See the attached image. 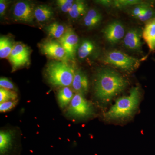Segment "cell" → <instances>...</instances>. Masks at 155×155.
I'll return each instance as SVG.
<instances>
[{"instance_id":"603a6c76","label":"cell","mask_w":155,"mask_h":155,"mask_svg":"<svg viewBox=\"0 0 155 155\" xmlns=\"http://www.w3.org/2000/svg\"><path fill=\"white\" fill-rule=\"evenodd\" d=\"M17 98V94L15 92L2 87L0 88V103L15 101Z\"/></svg>"},{"instance_id":"d4e9b609","label":"cell","mask_w":155,"mask_h":155,"mask_svg":"<svg viewBox=\"0 0 155 155\" xmlns=\"http://www.w3.org/2000/svg\"><path fill=\"white\" fill-rule=\"evenodd\" d=\"M74 2L73 0H58L56 2L57 5L61 11L64 13H68Z\"/></svg>"},{"instance_id":"ba28073f","label":"cell","mask_w":155,"mask_h":155,"mask_svg":"<svg viewBox=\"0 0 155 155\" xmlns=\"http://www.w3.org/2000/svg\"><path fill=\"white\" fill-rule=\"evenodd\" d=\"M34 10L30 3L24 1L18 2L14 5L13 17L17 21L31 22L35 19Z\"/></svg>"},{"instance_id":"7402d4cb","label":"cell","mask_w":155,"mask_h":155,"mask_svg":"<svg viewBox=\"0 0 155 155\" xmlns=\"http://www.w3.org/2000/svg\"><path fill=\"white\" fill-rule=\"evenodd\" d=\"M155 17V9L152 3L145 9L144 11L137 19L142 22H147Z\"/></svg>"},{"instance_id":"6da1fadb","label":"cell","mask_w":155,"mask_h":155,"mask_svg":"<svg viewBox=\"0 0 155 155\" xmlns=\"http://www.w3.org/2000/svg\"><path fill=\"white\" fill-rule=\"evenodd\" d=\"M128 81L118 72L110 69H103L97 75L95 94L104 103L109 102L125 89Z\"/></svg>"},{"instance_id":"4316f807","label":"cell","mask_w":155,"mask_h":155,"mask_svg":"<svg viewBox=\"0 0 155 155\" xmlns=\"http://www.w3.org/2000/svg\"><path fill=\"white\" fill-rule=\"evenodd\" d=\"M17 101H8L1 103L0 104V112L1 113H6L11 110L16 105Z\"/></svg>"},{"instance_id":"4fadbf2b","label":"cell","mask_w":155,"mask_h":155,"mask_svg":"<svg viewBox=\"0 0 155 155\" xmlns=\"http://www.w3.org/2000/svg\"><path fill=\"white\" fill-rule=\"evenodd\" d=\"M143 38L150 51L155 50V17L146 22L142 33Z\"/></svg>"},{"instance_id":"277c9868","label":"cell","mask_w":155,"mask_h":155,"mask_svg":"<svg viewBox=\"0 0 155 155\" xmlns=\"http://www.w3.org/2000/svg\"><path fill=\"white\" fill-rule=\"evenodd\" d=\"M104 62L126 72H130L139 67L140 60L115 50L106 54Z\"/></svg>"},{"instance_id":"3957f363","label":"cell","mask_w":155,"mask_h":155,"mask_svg":"<svg viewBox=\"0 0 155 155\" xmlns=\"http://www.w3.org/2000/svg\"><path fill=\"white\" fill-rule=\"evenodd\" d=\"M46 72L52 85L63 87L72 85L75 71L65 62L56 61L48 64Z\"/></svg>"},{"instance_id":"e0dca14e","label":"cell","mask_w":155,"mask_h":155,"mask_svg":"<svg viewBox=\"0 0 155 155\" xmlns=\"http://www.w3.org/2000/svg\"><path fill=\"white\" fill-rule=\"evenodd\" d=\"M102 19V16L95 9H91L87 11L84 18V23L86 27L94 28L98 25Z\"/></svg>"},{"instance_id":"ffe728a7","label":"cell","mask_w":155,"mask_h":155,"mask_svg":"<svg viewBox=\"0 0 155 155\" xmlns=\"http://www.w3.org/2000/svg\"><path fill=\"white\" fill-rule=\"evenodd\" d=\"M94 47V44L91 41L89 40L83 41L78 48V57L81 59L86 58L93 51Z\"/></svg>"},{"instance_id":"5bb4252c","label":"cell","mask_w":155,"mask_h":155,"mask_svg":"<svg viewBox=\"0 0 155 155\" xmlns=\"http://www.w3.org/2000/svg\"><path fill=\"white\" fill-rule=\"evenodd\" d=\"M75 94L73 90L69 87H63L59 91L58 93V104L62 109L69 106Z\"/></svg>"},{"instance_id":"d6986e66","label":"cell","mask_w":155,"mask_h":155,"mask_svg":"<svg viewBox=\"0 0 155 155\" xmlns=\"http://www.w3.org/2000/svg\"><path fill=\"white\" fill-rule=\"evenodd\" d=\"M15 45L11 39L6 36H1L0 38V58L9 57Z\"/></svg>"},{"instance_id":"52a82bcc","label":"cell","mask_w":155,"mask_h":155,"mask_svg":"<svg viewBox=\"0 0 155 155\" xmlns=\"http://www.w3.org/2000/svg\"><path fill=\"white\" fill-rule=\"evenodd\" d=\"M30 54L29 49L25 45L20 43L15 45L9 57L13 70L27 64L29 61Z\"/></svg>"},{"instance_id":"30bf717a","label":"cell","mask_w":155,"mask_h":155,"mask_svg":"<svg viewBox=\"0 0 155 155\" xmlns=\"http://www.w3.org/2000/svg\"><path fill=\"white\" fill-rule=\"evenodd\" d=\"M41 50L46 55L58 60H65L66 52L59 41H50L43 44Z\"/></svg>"},{"instance_id":"7a4b0ae2","label":"cell","mask_w":155,"mask_h":155,"mask_svg":"<svg viewBox=\"0 0 155 155\" xmlns=\"http://www.w3.org/2000/svg\"><path fill=\"white\" fill-rule=\"evenodd\" d=\"M140 99V89L133 87L129 94L121 97L106 113L105 117L109 120L123 119L131 116L138 107Z\"/></svg>"},{"instance_id":"83f0119b","label":"cell","mask_w":155,"mask_h":155,"mask_svg":"<svg viewBox=\"0 0 155 155\" xmlns=\"http://www.w3.org/2000/svg\"><path fill=\"white\" fill-rule=\"evenodd\" d=\"M0 86L2 88L10 90L15 89L14 84L6 78H1L0 79Z\"/></svg>"},{"instance_id":"5b68a950","label":"cell","mask_w":155,"mask_h":155,"mask_svg":"<svg viewBox=\"0 0 155 155\" xmlns=\"http://www.w3.org/2000/svg\"><path fill=\"white\" fill-rule=\"evenodd\" d=\"M93 110L91 104L83 95L76 93L69 104L67 113L72 117L83 118L91 116Z\"/></svg>"},{"instance_id":"f1b7e54d","label":"cell","mask_w":155,"mask_h":155,"mask_svg":"<svg viewBox=\"0 0 155 155\" xmlns=\"http://www.w3.org/2000/svg\"><path fill=\"white\" fill-rule=\"evenodd\" d=\"M10 2L4 0L0 1V16L2 17L6 13L7 8Z\"/></svg>"},{"instance_id":"2e32d148","label":"cell","mask_w":155,"mask_h":155,"mask_svg":"<svg viewBox=\"0 0 155 155\" xmlns=\"http://www.w3.org/2000/svg\"><path fill=\"white\" fill-rule=\"evenodd\" d=\"M87 12L86 3L82 1H76L74 2L68 14L71 18L76 19L85 15Z\"/></svg>"},{"instance_id":"ac0fdd59","label":"cell","mask_w":155,"mask_h":155,"mask_svg":"<svg viewBox=\"0 0 155 155\" xmlns=\"http://www.w3.org/2000/svg\"><path fill=\"white\" fill-rule=\"evenodd\" d=\"M13 134L9 130H2L0 132V153L1 155L5 153L12 143Z\"/></svg>"},{"instance_id":"44dd1931","label":"cell","mask_w":155,"mask_h":155,"mask_svg":"<svg viewBox=\"0 0 155 155\" xmlns=\"http://www.w3.org/2000/svg\"><path fill=\"white\" fill-rule=\"evenodd\" d=\"M45 29L50 36L58 39L62 37L66 30L64 25L58 22L51 23Z\"/></svg>"},{"instance_id":"f546056e","label":"cell","mask_w":155,"mask_h":155,"mask_svg":"<svg viewBox=\"0 0 155 155\" xmlns=\"http://www.w3.org/2000/svg\"><path fill=\"white\" fill-rule=\"evenodd\" d=\"M96 2L98 4H101L102 5L106 6H109L111 5V4H113V2L111 1H97Z\"/></svg>"},{"instance_id":"7c38bea8","label":"cell","mask_w":155,"mask_h":155,"mask_svg":"<svg viewBox=\"0 0 155 155\" xmlns=\"http://www.w3.org/2000/svg\"><path fill=\"white\" fill-rule=\"evenodd\" d=\"M71 86L76 93L85 94L88 91L89 86L87 76L81 71H75Z\"/></svg>"},{"instance_id":"8fae6325","label":"cell","mask_w":155,"mask_h":155,"mask_svg":"<svg viewBox=\"0 0 155 155\" xmlns=\"http://www.w3.org/2000/svg\"><path fill=\"white\" fill-rule=\"evenodd\" d=\"M142 33L137 28L128 31L123 39L124 45L128 49L133 51L140 50L142 47Z\"/></svg>"},{"instance_id":"cb8c5ba5","label":"cell","mask_w":155,"mask_h":155,"mask_svg":"<svg viewBox=\"0 0 155 155\" xmlns=\"http://www.w3.org/2000/svg\"><path fill=\"white\" fill-rule=\"evenodd\" d=\"M143 2L138 0H118L113 2V5L116 8H122L128 6L137 5Z\"/></svg>"},{"instance_id":"8992f818","label":"cell","mask_w":155,"mask_h":155,"mask_svg":"<svg viewBox=\"0 0 155 155\" xmlns=\"http://www.w3.org/2000/svg\"><path fill=\"white\" fill-rule=\"evenodd\" d=\"M78 40L77 34L71 28L66 29L64 35L58 40L65 50L67 59L72 60L75 59Z\"/></svg>"},{"instance_id":"484cf974","label":"cell","mask_w":155,"mask_h":155,"mask_svg":"<svg viewBox=\"0 0 155 155\" xmlns=\"http://www.w3.org/2000/svg\"><path fill=\"white\" fill-rule=\"evenodd\" d=\"M151 3L148 2H143L141 4L136 5L131 12L132 16L135 18L138 17Z\"/></svg>"},{"instance_id":"9a60e30c","label":"cell","mask_w":155,"mask_h":155,"mask_svg":"<svg viewBox=\"0 0 155 155\" xmlns=\"http://www.w3.org/2000/svg\"><path fill=\"white\" fill-rule=\"evenodd\" d=\"M54 14L52 9L47 5H40L35 8L34 17L38 22L49 20Z\"/></svg>"},{"instance_id":"9c48e42d","label":"cell","mask_w":155,"mask_h":155,"mask_svg":"<svg viewBox=\"0 0 155 155\" xmlns=\"http://www.w3.org/2000/svg\"><path fill=\"white\" fill-rule=\"evenodd\" d=\"M105 38L112 44L117 43L124 38L125 30L124 26L119 21H114L108 24L103 31Z\"/></svg>"}]
</instances>
